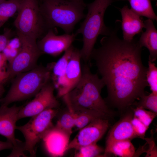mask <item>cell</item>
Listing matches in <instances>:
<instances>
[{
    "label": "cell",
    "mask_w": 157,
    "mask_h": 157,
    "mask_svg": "<svg viewBox=\"0 0 157 157\" xmlns=\"http://www.w3.org/2000/svg\"><path fill=\"white\" fill-rule=\"evenodd\" d=\"M117 29L101 39V46L93 49L90 60L106 87L107 104L126 111L145 94L147 68L142 62L138 40L119 38Z\"/></svg>",
    "instance_id": "1"
},
{
    "label": "cell",
    "mask_w": 157,
    "mask_h": 157,
    "mask_svg": "<svg viewBox=\"0 0 157 157\" xmlns=\"http://www.w3.org/2000/svg\"><path fill=\"white\" fill-rule=\"evenodd\" d=\"M82 75L75 87L62 97L65 104L78 109L96 111L111 118L113 113L101 96L105 86L97 74H93L89 64L81 66Z\"/></svg>",
    "instance_id": "2"
},
{
    "label": "cell",
    "mask_w": 157,
    "mask_h": 157,
    "mask_svg": "<svg viewBox=\"0 0 157 157\" xmlns=\"http://www.w3.org/2000/svg\"><path fill=\"white\" fill-rule=\"evenodd\" d=\"M114 0H95L86 4L88 13L85 19L75 34L83 36V45L80 50L81 59L85 63L89 62L90 56L99 35H109L113 30L107 27L104 22L105 12Z\"/></svg>",
    "instance_id": "3"
},
{
    "label": "cell",
    "mask_w": 157,
    "mask_h": 157,
    "mask_svg": "<svg viewBox=\"0 0 157 157\" xmlns=\"http://www.w3.org/2000/svg\"><path fill=\"white\" fill-rule=\"evenodd\" d=\"M40 7L47 28L59 27L67 34H70L85 16L83 1L42 0Z\"/></svg>",
    "instance_id": "4"
},
{
    "label": "cell",
    "mask_w": 157,
    "mask_h": 157,
    "mask_svg": "<svg viewBox=\"0 0 157 157\" xmlns=\"http://www.w3.org/2000/svg\"><path fill=\"white\" fill-rule=\"evenodd\" d=\"M51 81V71L47 66L38 65L31 70L19 74L13 78L5 96L0 98L1 105L8 106L35 96Z\"/></svg>",
    "instance_id": "5"
},
{
    "label": "cell",
    "mask_w": 157,
    "mask_h": 157,
    "mask_svg": "<svg viewBox=\"0 0 157 157\" xmlns=\"http://www.w3.org/2000/svg\"><path fill=\"white\" fill-rule=\"evenodd\" d=\"M14 22L17 35L37 40L47 28L38 0H22Z\"/></svg>",
    "instance_id": "6"
},
{
    "label": "cell",
    "mask_w": 157,
    "mask_h": 157,
    "mask_svg": "<svg viewBox=\"0 0 157 157\" xmlns=\"http://www.w3.org/2000/svg\"><path fill=\"white\" fill-rule=\"evenodd\" d=\"M57 113L55 108L47 109L32 117L24 125L16 126V129L22 133L25 139L24 151H28L32 156H35L36 145L54 126L52 120Z\"/></svg>",
    "instance_id": "7"
},
{
    "label": "cell",
    "mask_w": 157,
    "mask_h": 157,
    "mask_svg": "<svg viewBox=\"0 0 157 157\" xmlns=\"http://www.w3.org/2000/svg\"><path fill=\"white\" fill-rule=\"evenodd\" d=\"M21 47L16 56L8 62L7 71L9 80L17 74L31 70L35 67L42 54L38 46L36 40L18 35Z\"/></svg>",
    "instance_id": "8"
},
{
    "label": "cell",
    "mask_w": 157,
    "mask_h": 157,
    "mask_svg": "<svg viewBox=\"0 0 157 157\" xmlns=\"http://www.w3.org/2000/svg\"><path fill=\"white\" fill-rule=\"evenodd\" d=\"M21 107L15 105L10 107L3 105L0 106V134L6 138L13 146L9 156H24V144L16 139L15 135L16 123L19 120L18 114Z\"/></svg>",
    "instance_id": "9"
},
{
    "label": "cell",
    "mask_w": 157,
    "mask_h": 157,
    "mask_svg": "<svg viewBox=\"0 0 157 157\" xmlns=\"http://www.w3.org/2000/svg\"><path fill=\"white\" fill-rule=\"evenodd\" d=\"M54 85L50 82L35 96L34 98L24 107H22L18 114V119L32 117L47 109L57 108L59 103L55 97Z\"/></svg>",
    "instance_id": "10"
},
{
    "label": "cell",
    "mask_w": 157,
    "mask_h": 157,
    "mask_svg": "<svg viewBox=\"0 0 157 157\" xmlns=\"http://www.w3.org/2000/svg\"><path fill=\"white\" fill-rule=\"evenodd\" d=\"M109 119L105 118L96 119L80 129L69 142L67 150L97 143L108 130L110 125Z\"/></svg>",
    "instance_id": "11"
},
{
    "label": "cell",
    "mask_w": 157,
    "mask_h": 157,
    "mask_svg": "<svg viewBox=\"0 0 157 157\" xmlns=\"http://www.w3.org/2000/svg\"><path fill=\"white\" fill-rule=\"evenodd\" d=\"M77 35L75 33L57 35L50 29L37 42L38 46L42 54L57 56L72 45Z\"/></svg>",
    "instance_id": "12"
},
{
    "label": "cell",
    "mask_w": 157,
    "mask_h": 157,
    "mask_svg": "<svg viewBox=\"0 0 157 157\" xmlns=\"http://www.w3.org/2000/svg\"><path fill=\"white\" fill-rule=\"evenodd\" d=\"M125 112L120 119L110 129L106 138L105 148L115 141L131 140L137 138L131 123L133 115L132 107Z\"/></svg>",
    "instance_id": "13"
},
{
    "label": "cell",
    "mask_w": 157,
    "mask_h": 157,
    "mask_svg": "<svg viewBox=\"0 0 157 157\" xmlns=\"http://www.w3.org/2000/svg\"><path fill=\"white\" fill-rule=\"evenodd\" d=\"M74 48L71 45L56 62L47 65L51 72V81L57 91V96L62 97L65 94L66 82L65 73L67 66Z\"/></svg>",
    "instance_id": "14"
},
{
    "label": "cell",
    "mask_w": 157,
    "mask_h": 157,
    "mask_svg": "<svg viewBox=\"0 0 157 157\" xmlns=\"http://www.w3.org/2000/svg\"><path fill=\"white\" fill-rule=\"evenodd\" d=\"M70 136L54 126L47 132L42 140L46 150L51 156H61L67 151Z\"/></svg>",
    "instance_id": "15"
},
{
    "label": "cell",
    "mask_w": 157,
    "mask_h": 157,
    "mask_svg": "<svg viewBox=\"0 0 157 157\" xmlns=\"http://www.w3.org/2000/svg\"><path fill=\"white\" fill-rule=\"evenodd\" d=\"M122 22V28L123 39L131 41L134 36L142 33L144 28V22L140 16L135 13L127 5L120 10Z\"/></svg>",
    "instance_id": "16"
},
{
    "label": "cell",
    "mask_w": 157,
    "mask_h": 157,
    "mask_svg": "<svg viewBox=\"0 0 157 157\" xmlns=\"http://www.w3.org/2000/svg\"><path fill=\"white\" fill-rule=\"evenodd\" d=\"M81 59L80 50L74 48L66 69V84L65 95L75 87L81 79L82 75Z\"/></svg>",
    "instance_id": "17"
},
{
    "label": "cell",
    "mask_w": 157,
    "mask_h": 157,
    "mask_svg": "<svg viewBox=\"0 0 157 157\" xmlns=\"http://www.w3.org/2000/svg\"><path fill=\"white\" fill-rule=\"evenodd\" d=\"M146 31L142 32L138 40L141 47H145L149 51V60L152 62L157 58V31L153 21L148 19L144 21Z\"/></svg>",
    "instance_id": "18"
},
{
    "label": "cell",
    "mask_w": 157,
    "mask_h": 157,
    "mask_svg": "<svg viewBox=\"0 0 157 157\" xmlns=\"http://www.w3.org/2000/svg\"><path fill=\"white\" fill-rule=\"evenodd\" d=\"M68 110L71 114L73 117L74 127L79 130L93 121L99 118L109 119L110 117L98 112L88 110L74 108L67 104H66Z\"/></svg>",
    "instance_id": "19"
},
{
    "label": "cell",
    "mask_w": 157,
    "mask_h": 157,
    "mask_svg": "<svg viewBox=\"0 0 157 157\" xmlns=\"http://www.w3.org/2000/svg\"><path fill=\"white\" fill-rule=\"evenodd\" d=\"M135 149L130 140L118 141L113 142L104 150V157L109 154L121 157L134 156Z\"/></svg>",
    "instance_id": "20"
},
{
    "label": "cell",
    "mask_w": 157,
    "mask_h": 157,
    "mask_svg": "<svg viewBox=\"0 0 157 157\" xmlns=\"http://www.w3.org/2000/svg\"><path fill=\"white\" fill-rule=\"evenodd\" d=\"M128 1L131 9L140 16L147 17L152 21L156 20L157 17L153 9L150 0H120Z\"/></svg>",
    "instance_id": "21"
},
{
    "label": "cell",
    "mask_w": 157,
    "mask_h": 157,
    "mask_svg": "<svg viewBox=\"0 0 157 157\" xmlns=\"http://www.w3.org/2000/svg\"><path fill=\"white\" fill-rule=\"evenodd\" d=\"M22 0H4L0 2V28L18 12Z\"/></svg>",
    "instance_id": "22"
},
{
    "label": "cell",
    "mask_w": 157,
    "mask_h": 157,
    "mask_svg": "<svg viewBox=\"0 0 157 157\" xmlns=\"http://www.w3.org/2000/svg\"><path fill=\"white\" fill-rule=\"evenodd\" d=\"M74 156L76 157H94L103 156L104 151L97 143L83 146L75 149Z\"/></svg>",
    "instance_id": "23"
},
{
    "label": "cell",
    "mask_w": 157,
    "mask_h": 157,
    "mask_svg": "<svg viewBox=\"0 0 157 157\" xmlns=\"http://www.w3.org/2000/svg\"><path fill=\"white\" fill-rule=\"evenodd\" d=\"M138 100L133 106L148 109L157 113V94L152 92L148 95L144 94Z\"/></svg>",
    "instance_id": "24"
},
{
    "label": "cell",
    "mask_w": 157,
    "mask_h": 157,
    "mask_svg": "<svg viewBox=\"0 0 157 157\" xmlns=\"http://www.w3.org/2000/svg\"><path fill=\"white\" fill-rule=\"evenodd\" d=\"M55 126L71 135L72 129L74 127V123L72 116L68 110L61 116Z\"/></svg>",
    "instance_id": "25"
},
{
    "label": "cell",
    "mask_w": 157,
    "mask_h": 157,
    "mask_svg": "<svg viewBox=\"0 0 157 157\" xmlns=\"http://www.w3.org/2000/svg\"><path fill=\"white\" fill-rule=\"evenodd\" d=\"M132 108L133 115L148 127L157 116V113L141 107L132 106Z\"/></svg>",
    "instance_id": "26"
},
{
    "label": "cell",
    "mask_w": 157,
    "mask_h": 157,
    "mask_svg": "<svg viewBox=\"0 0 157 157\" xmlns=\"http://www.w3.org/2000/svg\"><path fill=\"white\" fill-rule=\"evenodd\" d=\"M154 134L151 133V135L149 138L144 137L142 139L146 140V143L139 149L138 151L135 152L134 156H138L141 153H144V150L147 149L145 153H146L145 157H157V147L153 137Z\"/></svg>",
    "instance_id": "27"
},
{
    "label": "cell",
    "mask_w": 157,
    "mask_h": 157,
    "mask_svg": "<svg viewBox=\"0 0 157 157\" xmlns=\"http://www.w3.org/2000/svg\"><path fill=\"white\" fill-rule=\"evenodd\" d=\"M146 78L152 92L157 94V67L154 62L149 61Z\"/></svg>",
    "instance_id": "28"
},
{
    "label": "cell",
    "mask_w": 157,
    "mask_h": 157,
    "mask_svg": "<svg viewBox=\"0 0 157 157\" xmlns=\"http://www.w3.org/2000/svg\"><path fill=\"white\" fill-rule=\"evenodd\" d=\"M131 123L134 133L137 138H142L144 137L149 127L145 126L135 116H133Z\"/></svg>",
    "instance_id": "29"
},
{
    "label": "cell",
    "mask_w": 157,
    "mask_h": 157,
    "mask_svg": "<svg viewBox=\"0 0 157 157\" xmlns=\"http://www.w3.org/2000/svg\"><path fill=\"white\" fill-rule=\"evenodd\" d=\"M10 29H6L3 33L0 34V52H2L8 44L11 35Z\"/></svg>",
    "instance_id": "30"
},
{
    "label": "cell",
    "mask_w": 157,
    "mask_h": 157,
    "mask_svg": "<svg viewBox=\"0 0 157 157\" xmlns=\"http://www.w3.org/2000/svg\"><path fill=\"white\" fill-rule=\"evenodd\" d=\"M9 80V76L7 70L0 69V85H3Z\"/></svg>",
    "instance_id": "31"
},
{
    "label": "cell",
    "mask_w": 157,
    "mask_h": 157,
    "mask_svg": "<svg viewBox=\"0 0 157 157\" xmlns=\"http://www.w3.org/2000/svg\"><path fill=\"white\" fill-rule=\"evenodd\" d=\"M13 148L12 144L8 141L3 142L0 141V151L6 149H12Z\"/></svg>",
    "instance_id": "32"
},
{
    "label": "cell",
    "mask_w": 157,
    "mask_h": 157,
    "mask_svg": "<svg viewBox=\"0 0 157 157\" xmlns=\"http://www.w3.org/2000/svg\"><path fill=\"white\" fill-rule=\"evenodd\" d=\"M5 91V90L3 85H0V98H1Z\"/></svg>",
    "instance_id": "33"
},
{
    "label": "cell",
    "mask_w": 157,
    "mask_h": 157,
    "mask_svg": "<svg viewBox=\"0 0 157 157\" xmlns=\"http://www.w3.org/2000/svg\"><path fill=\"white\" fill-rule=\"evenodd\" d=\"M70 1H83V0H67Z\"/></svg>",
    "instance_id": "34"
},
{
    "label": "cell",
    "mask_w": 157,
    "mask_h": 157,
    "mask_svg": "<svg viewBox=\"0 0 157 157\" xmlns=\"http://www.w3.org/2000/svg\"><path fill=\"white\" fill-rule=\"evenodd\" d=\"M3 0H0V2H1V1H3Z\"/></svg>",
    "instance_id": "35"
},
{
    "label": "cell",
    "mask_w": 157,
    "mask_h": 157,
    "mask_svg": "<svg viewBox=\"0 0 157 157\" xmlns=\"http://www.w3.org/2000/svg\"></svg>",
    "instance_id": "36"
}]
</instances>
